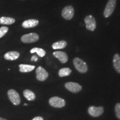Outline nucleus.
<instances>
[{"label":"nucleus","mask_w":120,"mask_h":120,"mask_svg":"<svg viewBox=\"0 0 120 120\" xmlns=\"http://www.w3.org/2000/svg\"><path fill=\"white\" fill-rule=\"evenodd\" d=\"M73 64L78 71L81 73H86L88 71V67L86 63L81 58L76 57L73 60Z\"/></svg>","instance_id":"f257e3e1"},{"label":"nucleus","mask_w":120,"mask_h":120,"mask_svg":"<svg viewBox=\"0 0 120 120\" xmlns=\"http://www.w3.org/2000/svg\"><path fill=\"white\" fill-rule=\"evenodd\" d=\"M116 6V0H109L105 7L104 11H103L104 17L105 18L109 17L115 11Z\"/></svg>","instance_id":"f03ea898"},{"label":"nucleus","mask_w":120,"mask_h":120,"mask_svg":"<svg viewBox=\"0 0 120 120\" xmlns=\"http://www.w3.org/2000/svg\"><path fill=\"white\" fill-rule=\"evenodd\" d=\"M39 40V36L36 33L25 34L21 38V41L25 43H31L37 42Z\"/></svg>","instance_id":"7ed1b4c3"},{"label":"nucleus","mask_w":120,"mask_h":120,"mask_svg":"<svg viewBox=\"0 0 120 120\" xmlns=\"http://www.w3.org/2000/svg\"><path fill=\"white\" fill-rule=\"evenodd\" d=\"M75 14L73 7L72 6H67L62 9L61 15L63 18L66 20H71L73 19Z\"/></svg>","instance_id":"20e7f679"},{"label":"nucleus","mask_w":120,"mask_h":120,"mask_svg":"<svg viewBox=\"0 0 120 120\" xmlns=\"http://www.w3.org/2000/svg\"><path fill=\"white\" fill-rule=\"evenodd\" d=\"M7 94H8L9 100L11 101V102L12 103L13 105L17 106V105H19L20 104V97H19V94H18L17 91H15V90L11 89L8 91Z\"/></svg>","instance_id":"39448f33"},{"label":"nucleus","mask_w":120,"mask_h":120,"mask_svg":"<svg viewBox=\"0 0 120 120\" xmlns=\"http://www.w3.org/2000/svg\"><path fill=\"white\" fill-rule=\"evenodd\" d=\"M86 28L91 31H94L96 28V22L94 17L92 15H88L85 18Z\"/></svg>","instance_id":"423d86ee"},{"label":"nucleus","mask_w":120,"mask_h":120,"mask_svg":"<svg viewBox=\"0 0 120 120\" xmlns=\"http://www.w3.org/2000/svg\"><path fill=\"white\" fill-rule=\"evenodd\" d=\"M49 103L52 107L61 108L64 107L66 105L65 101L64 99L58 97H53L49 100Z\"/></svg>","instance_id":"0eeeda50"},{"label":"nucleus","mask_w":120,"mask_h":120,"mask_svg":"<svg viewBox=\"0 0 120 120\" xmlns=\"http://www.w3.org/2000/svg\"><path fill=\"white\" fill-rule=\"evenodd\" d=\"M36 73L37 79L40 81H44L49 77V73L45 68L41 66L37 67Z\"/></svg>","instance_id":"6e6552de"},{"label":"nucleus","mask_w":120,"mask_h":120,"mask_svg":"<svg viewBox=\"0 0 120 120\" xmlns=\"http://www.w3.org/2000/svg\"><path fill=\"white\" fill-rule=\"evenodd\" d=\"M65 87L68 91L73 93H77L79 92L82 89V87L79 83L75 82H69L65 84Z\"/></svg>","instance_id":"1a4fd4ad"},{"label":"nucleus","mask_w":120,"mask_h":120,"mask_svg":"<svg viewBox=\"0 0 120 120\" xmlns=\"http://www.w3.org/2000/svg\"><path fill=\"white\" fill-rule=\"evenodd\" d=\"M103 107H94V106H90L88 108V112L91 116L93 117H98L101 115L103 112Z\"/></svg>","instance_id":"9d476101"},{"label":"nucleus","mask_w":120,"mask_h":120,"mask_svg":"<svg viewBox=\"0 0 120 120\" xmlns=\"http://www.w3.org/2000/svg\"><path fill=\"white\" fill-rule=\"evenodd\" d=\"M53 55L62 64H65L68 61V56L65 52L62 51H55L53 53Z\"/></svg>","instance_id":"9b49d317"},{"label":"nucleus","mask_w":120,"mask_h":120,"mask_svg":"<svg viewBox=\"0 0 120 120\" xmlns=\"http://www.w3.org/2000/svg\"><path fill=\"white\" fill-rule=\"evenodd\" d=\"M39 21L36 19H27L22 22V26L25 28H30L34 27L38 25Z\"/></svg>","instance_id":"f8f14e48"},{"label":"nucleus","mask_w":120,"mask_h":120,"mask_svg":"<svg viewBox=\"0 0 120 120\" xmlns=\"http://www.w3.org/2000/svg\"><path fill=\"white\" fill-rule=\"evenodd\" d=\"M19 52L17 51H10L4 54V59L8 61H14L19 58Z\"/></svg>","instance_id":"ddd939ff"},{"label":"nucleus","mask_w":120,"mask_h":120,"mask_svg":"<svg viewBox=\"0 0 120 120\" xmlns=\"http://www.w3.org/2000/svg\"><path fill=\"white\" fill-rule=\"evenodd\" d=\"M19 71L21 72H29L32 71L35 68V66L34 65H30L26 64H20L19 65Z\"/></svg>","instance_id":"4468645a"},{"label":"nucleus","mask_w":120,"mask_h":120,"mask_svg":"<svg viewBox=\"0 0 120 120\" xmlns=\"http://www.w3.org/2000/svg\"><path fill=\"white\" fill-rule=\"evenodd\" d=\"M16 22L15 19L9 17H0V24L4 25H11Z\"/></svg>","instance_id":"2eb2a0df"},{"label":"nucleus","mask_w":120,"mask_h":120,"mask_svg":"<svg viewBox=\"0 0 120 120\" xmlns=\"http://www.w3.org/2000/svg\"><path fill=\"white\" fill-rule=\"evenodd\" d=\"M113 66L116 71L120 73V56L118 53L115 54L113 59Z\"/></svg>","instance_id":"dca6fc26"},{"label":"nucleus","mask_w":120,"mask_h":120,"mask_svg":"<svg viewBox=\"0 0 120 120\" xmlns=\"http://www.w3.org/2000/svg\"><path fill=\"white\" fill-rule=\"evenodd\" d=\"M67 45V43L66 41H64V40H61V41H59L53 43L52 45V47L54 49H63L66 47Z\"/></svg>","instance_id":"f3484780"},{"label":"nucleus","mask_w":120,"mask_h":120,"mask_svg":"<svg viewBox=\"0 0 120 120\" xmlns=\"http://www.w3.org/2000/svg\"><path fill=\"white\" fill-rule=\"evenodd\" d=\"M23 96L28 101H34L36 98V95L32 91L30 90H25L23 92Z\"/></svg>","instance_id":"a211bd4d"},{"label":"nucleus","mask_w":120,"mask_h":120,"mask_svg":"<svg viewBox=\"0 0 120 120\" xmlns=\"http://www.w3.org/2000/svg\"><path fill=\"white\" fill-rule=\"evenodd\" d=\"M30 52L31 53H37V55L40 57H44L46 55V51H45L44 49H41V48H33V49L30 50Z\"/></svg>","instance_id":"6ab92c4d"},{"label":"nucleus","mask_w":120,"mask_h":120,"mask_svg":"<svg viewBox=\"0 0 120 120\" xmlns=\"http://www.w3.org/2000/svg\"><path fill=\"white\" fill-rule=\"evenodd\" d=\"M72 72L71 70L69 68H63L60 70L58 72V75L60 77H65V76H68L71 74Z\"/></svg>","instance_id":"aec40b11"},{"label":"nucleus","mask_w":120,"mask_h":120,"mask_svg":"<svg viewBox=\"0 0 120 120\" xmlns=\"http://www.w3.org/2000/svg\"><path fill=\"white\" fill-rule=\"evenodd\" d=\"M8 30V27L6 26H2L0 27V38L4 37V35H6Z\"/></svg>","instance_id":"412c9836"},{"label":"nucleus","mask_w":120,"mask_h":120,"mask_svg":"<svg viewBox=\"0 0 120 120\" xmlns=\"http://www.w3.org/2000/svg\"><path fill=\"white\" fill-rule=\"evenodd\" d=\"M115 112L117 117L120 120V103H118L115 106Z\"/></svg>","instance_id":"4be33fe9"},{"label":"nucleus","mask_w":120,"mask_h":120,"mask_svg":"<svg viewBox=\"0 0 120 120\" xmlns=\"http://www.w3.org/2000/svg\"><path fill=\"white\" fill-rule=\"evenodd\" d=\"M32 120H43V118L42 117L38 116V117H34Z\"/></svg>","instance_id":"5701e85b"},{"label":"nucleus","mask_w":120,"mask_h":120,"mask_svg":"<svg viewBox=\"0 0 120 120\" xmlns=\"http://www.w3.org/2000/svg\"><path fill=\"white\" fill-rule=\"evenodd\" d=\"M37 60H38V58L36 56H33L31 58V61H37Z\"/></svg>","instance_id":"b1692460"},{"label":"nucleus","mask_w":120,"mask_h":120,"mask_svg":"<svg viewBox=\"0 0 120 120\" xmlns=\"http://www.w3.org/2000/svg\"><path fill=\"white\" fill-rule=\"evenodd\" d=\"M0 120H7L5 119V118H2V117H0Z\"/></svg>","instance_id":"393cba45"},{"label":"nucleus","mask_w":120,"mask_h":120,"mask_svg":"<svg viewBox=\"0 0 120 120\" xmlns=\"http://www.w3.org/2000/svg\"><path fill=\"white\" fill-rule=\"evenodd\" d=\"M24 105H25V106H27V104H26V103H25Z\"/></svg>","instance_id":"a878e982"}]
</instances>
